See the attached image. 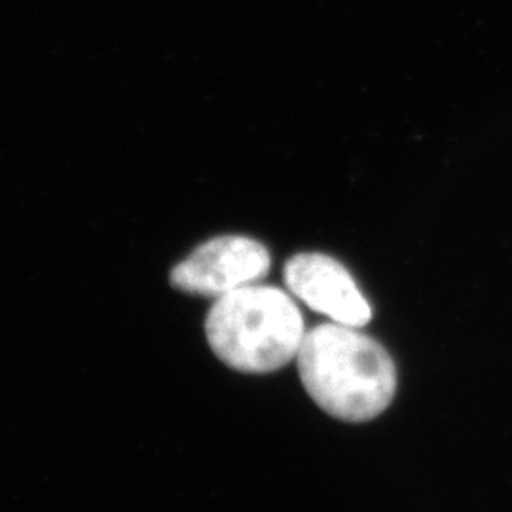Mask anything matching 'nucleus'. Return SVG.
Wrapping results in <instances>:
<instances>
[{
	"label": "nucleus",
	"mask_w": 512,
	"mask_h": 512,
	"mask_svg": "<svg viewBox=\"0 0 512 512\" xmlns=\"http://www.w3.org/2000/svg\"><path fill=\"white\" fill-rule=\"evenodd\" d=\"M296 361L311 399L338 420H374L395 397L393 359L355 327L329 323L308 330Z\"/></svg>",
	"instance_id": "1"
},
{
	"label": "nucleus",
	"mask_w": 512,
	"mask_h": 512,
	"mask_svg": "<svg viewBox=\"0 0 512 512\" xmlns=\"http://www.w3.org/2000/svg\"><path fill=\"white\" fill-rule=\"evenodd\" d=\"M205 332L224 365L253 374L291 363L306 334L293 298L256 283L219 296L207 315Z\"/></svg>",
	"instance_id": "2"
},
{
	"label": "nucleus",
	"mask_w": 512,
	"mask_h": 512,
	"mask_svg": "<svg viewBox=\"0 0 512 512\" xmlns=\"http://www.w3.org/2000/svg\"><path fill=\"white\" fill-rule=\"evenodd\" d=\"M270 253L255 239L222 236L200 245L171 272V285L183 293L224 296L255 285L270 272Z\"/></svg>",
	"instance_id": "3"
},
{
	"label": "nucleus",
	"mask_w": 512,
	"mask_h": 512,
	"mask_svg": "<svg viewBox=\"0 0 512 512\" xmlns=\"http://www.w3.org/2000/svg\"><path fill=\"white\" fill-rule=\"evenodd\" d=\"M289 291L311 310L329 315L334 323L361 329L370 323L372 310L348 270L330 256L296 255L285 266Z\"/></svg>",
	"instance_id": "4"
}]
</instances>
